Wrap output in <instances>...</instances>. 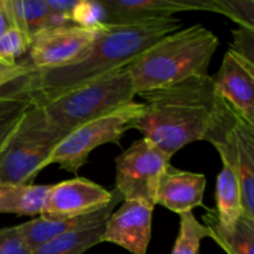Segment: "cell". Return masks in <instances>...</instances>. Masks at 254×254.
Listing matches in <instances>:
<instances>
[{"label": "cell", "instance_id": "6da1fadb", "mask_svg": "<svg viewBox=\"0 0 254 254\" xmlns=\"http://www.w3.org/2000/svg\"><path fill=\"white\" fill-rule=\"evenodd\" d=\"M183 27L176 17L103 22L79 61L61 68L32 71L24 77L35 103L41 104L128 66L138 55Z\"/></svg>", "mask_w": 254, "mask_h": 254}, {"label": "cell", "instance_id": "7a4b0ae2", "mask_svg": "<svg viewBox=\"0 0 254 254\" xmlns=\"http://www.w3.org/2000/svg\"><path fill=\"white\" fill-rule=\"evenodd\" d=\"M138 96L143 109L128 124V130L140 131L170 158L188 144L203 140L218 101L210 74Z\"/></svg>", "mask_w": 254, "mask_h": 254}, {"label": "cell", "instance_id": "3957f363", "mask_svg": "<svg viewBox=\"0 0 254 254\" xmlns=\"http://www.w3.org/2000/svg\"><path fill=\"white\" fill-rule=\"evenodd\" d=\"M218 37L201 24L166 35L127 66L136 94L208 74Z\"/></svg>", "mask_w": 254, "mask_h": 254}, {"label": "cell", "instance_id": "277c9868", "mask_svg": "<svg viewBox=\"0 0 254 254\" xmlns=\"http://www.w3.org/2000/svg\"><path fill=\"white\" fill-rule=\"evenodd\" d=\"M136 96L127 67L39 104L55 127L68 134L77 127L134 102Z\"/></svg>", "mask_w": 254, "mask_h": 254}, {"label": "cell", "instance_id": "5b68a950", "mask_svg": "<svg viewBox=\"0 0 254 254\" xmlns=\"http://www.w3.org/2000/svg\"><path fill=\"white\" fill-rule=\"evenodd\" d=\"M64 136L49 121L42 107L35 103L0 150V184H34L40 171L49 166L52 151Z\"/></svg>", "mask_w": 254, "mask_h": 254}, {"label": "cell", "instance_id": "8992f818", "mask_svg": "<svg viewBox=\"0 0 254 254\" xmlns=\"http://www.w3.org/2000/svg\"><path fill=\"white\" fill-rule=\"evenodd\" d=\"M141 109L140 102L134 101L77 127L57 144L49 159V166L57 164L61 170L77 174L94 149L104 144L119 145L122 136L128 131V124L141 113Z\"/></svg>", "mask_w": 254, "mask_h": 254}, {"label": "cell", "instance_id": "52a82bcc", "mask_svg": "<svg viewBox=\"0 0 254 254\" xmlns=\"http://www.w3.org/2000/svg\"><path fill=\"white\" fill-rule=\"evenodd\" d=\"M170 159L146 138L134 141L114 160V190L123 201L136 200L155 207L159 181L170 165Z\"/></svg>", "mask_w": 254, "mask_h": 254}, {"label": "cell", "instance_id": "ba28073f", "mask_svg": "<svg viewBox=\"0 0 254 254\" xmlns=\"http://www.w3.org/2000/svg\"><path fill=\"white\" fill-rule=\"evenodd\" d=\"M238 176L242 193L243 216L254 218V126L246 122L236 111L215 126L207 138Z\"/></svg>", "mask_w": 254, "mask_h": 254}, {"label": "cell", "instance_id": "9c48e42d", "mask_svg": "<svg viewBox=\"0 0 254 254\" xmlns=\"http://www.w3.org/2000/svg\"><path fill=\"white\" fill-rule=\"evenodd\" d=\"M101 29L102 24L93 27L72 24L50 27L35 36L27 51V60L22 61L32 71L71 66L82 59Z\"/></svg>", "mask_w": 254, "mask_h": 254}, {"label": "cell", "instance_id": "30bf717a", "mask_svg": "<svg viewBox=\"0 0 254 254\" xmlns=\"http://www.w3.org/2000/svg\"><path fill=\"white\" fill-rule=\"evenodd\" d=\"M114 197L116 190H106L88 179H71L50 185L41 217L64 220L91 215L108 206Z\"/></svg>", "mask_w": 254, "mask_h": 254}, {"label": "cell", "instance_id": "8fae6325", "mask_svg": "<svg viewBox=\"0 0 254 254\" xmlns=\"http://www.w3.org/2000/svg\"><path fill=\"white\" fill-rule=\"evenodd\" d=\"M154 208L141 201H124L107 220L102 242L113 243L131 254H146Z\"/></svg>", "mask_w": 254, "mask_h": 254}, {"label": "cell", "instance_id": "7c38bea8", "mask_svg": "<svg viewBox=\"0 0 254 254\" xmlns=\"http://www.w3.org/2000/svg\"><path fill=\"white\" fill-rule=\"evenodd\" d=\"M212 81L216 93L254 126V64L228 50Z\"/></svg>", "mask_w": 254, "mask_h": 254}, {"label": "cell", "instance_id": "4fadbf2b", "mask_svg": "<svg viewBox=\"0 0 254 254\" xmlns=\"http://www.w3.org/2000/svg\"><path fill=\"white\" fill-rule=\"evenodd\" d=\"M99 2L108 22L173 17L181 11L215 12L212 0H99Z\"/></svg>", "mask_w": 254, "mask_h": 254}, {"label": "cell", "instance_id": "5bb4252c", "mask_svg": "<svg viewBox=\"0 0 254 254\" xmlns=\"http://www.w3.org/2000/svg\"><path fill=\"white\" fill-rule=\"evenodd\" d=\"M206 184L207 180L203 174L169 165L159 181L156 205L164 206L178 215L192 212L193 208L203 207Z\"/></svg>", "mask_w": 254, "mask_h": 254}, {"label": "cell", "instance_id": "9a60e30c", "mask_svg": "<svg viewBox=\"0 0 254 254\" xmlns=\"http://www.w3.org/2000/svg\"><path fill=\"white\" fill-rule=\"evenodd\" d=\"M122 200L123 198L116 190V197L113 198V201L108 206L97 211V212L91 213V215L81 216V217L76 218H64V220H51V218H44L40 216V217L19 225V230L24 237L25 242L32 251L39 246L44 245L47 241L57 237V236L81 230V228L88 227V226L107 222L112 212L116 210V206Z\"/></svg>", "mask_w": 254, "mask_h": 254}, {"label": "cell", "instance_id": "2e32d148", "mask_svg": "<svg viewBox=\"0 0 254 254\" xmlns=\"http://www.w3.org/2000/svg\"><path fill=\"white\" fill-rule=\"evenodd\" d=\"M6 6L11 26L21 32L29 45L44 30L69 25L51 11L46 0H6Z\"/></svg>", "mask_w": 254, "mask_h": 254}, {"label": "cell", "instance_id": "e0dca14e", "mask_svg": "<svg viewBox=\"0 0 254 254\" xmlns=\"http://www.w3.org/2000/svg\"><path fill=\"white\" fill-rule=\"evenodd\" d=\"M202 220L211 240L227 254H254V218L242 216L232 226H225L216 216L215 208L206 207Z\"/></svg>", "mask_w": 254, "mask_h": 254}, {"label": "cell", "instance_id": "ac0fdd59", "mask_svg": "<svg viewBox=\"0 0 254 254\" xmlns=\"http://www.w3.org/2000/svg\"><path fill=\"white\" fill-rule=\"evenodd\" d=\"M24 77L0 88V150L19 126L25 113L35 104L34 98L27 91Z\"/></svg>", "mask_w": 254, "mask_h": 254}, {"label": "cell", "instance_id": "d6986e66", "mask_svg": "<svg viewBox=\"0 0 254 254\" xmlns=\"http://www.w3.org/2000/svg\"><path fill=\"white\" fill-rule=\"evenodd\" d=\"M50 185L20 184L0 186V213L41 216Z\"/></svg>", "mask_w": 254, "mask_h": 254}, {"label": "cell", "instance_id": "ffe728a7", "mask_svg": "<svg viewBox=\"0 0 254 254\" xmlns=\"http://www.w3.org/2000/svg\"><path fill=\"white\" fill-rule=\"evenodd\" d=\"M215 212L220 222L225 226H232L243 216L242 193L238 176L227 164H222V170L216 181Z\"/></svg>", "mask_w": 254, "mask_h": 254}, {"label": "cell", "instance_id": "44dd1931", "mask_svg": "<svg viewBox=\"0 0 254 254\" xmlns=\"http://www.w3.org/2000/svg\"><path fill=\"white\" fill-rule=\"evenodd\" d=\"M106 222L57 236L31 251L30 254H84L102 243Z\"/></svg>", "mask_w": 254, "mask_h": 254}, {"label": "cell", "instance_id": "7402d4cb", "mask_svg": "<svg viewBox=\"0 0 254 254\" xmlns=\"http://www.w3.org/2000/svg\"><path fill=\"white\" fill-rule=\"evenodd\" d=\"M179 216L180 227L170 254H198L201 241L210 238L207 227L196 218L193 212H185Z\"/></svg>", "mask_w": 254, "mask_h": 254}, {"label": "cell", "instance_id": "603a6c76", "mask_svg": "<svg viewBox=\"0 0 254 254\" xmlns=\"http://www.w3.org/2000/svg\"><path fill=\"white\" fill-rule=\"evenodd\" d=\"M215 12L230 17L238 26L254 29L253 0H212Z\"/></svg>", "mask_w": 254, "mask_h": 254}, {"label": "cell", "instance_id": "cb8c5ba5", "mask_svg": "<svg viewBox=\"0 0 254 254\" xmlns=\"http://www.w3.org/2000/svg\"><path fill=\"white\" fill-rule=\"evenodd\" d=\"M107 21L99 0H77L69 14V22L83 27H93Z\"/></svg>", "mask_w": 254, "mask_h": 254}, {"label": "cell", "instance_id": "d4e9b609", "mask_svg": "<svg viewBox=\"0 0 254 254\" xmlns=\"http://www.w3.org/2000/svg\"><path fill=\"white\" fill-rule=\"evenodd\" d=\"M29 49V42L15 27H9L0 36V61L11 64H17V59L27 54Z\"/></svg>", "mask_w": 254, "mask_h": 254}, {"label": "cell", "instance_id": "484cf974", "mask_svg": "<svg viewBox=\"0 0 254 254\" xmlns=\"http://www.w3.org/2000/svg\"><path fill=\"white\" fill-rule=\"evenodd\" d=\"M31 250L25 242L19 226L0 228V254H30Z\"/></svg>", "mask_w": 254, "mask_h": 254}, {"label": "cell", "instance_id": "4316f807", "mask_svg": "<svg viewBox=\"0 0 254 254\" xmlns=\"http://www.w3.org/2000/svg\"><path fill=\"white\" fill-rule=\"evenodd\" d=\"M230 51L254 64V29L238 26L233 30V41Z\"/></svg>", "mask_w": 254, "mask_h": 254}, {"label": "cell", "instance_id": "83f0119b", "mask_svg": "<svg viewBox=\"0 0 254 254\" xmlns=\"http://www.w3.org/2000/svg\"><path fill=\"white\" fill-rule=\"evenodd\" d=\"M30 72H32V69L24 61H19L14 64L0 61V88H2L15 79L26 76Z\"/></svg>", "mask_w": 254, "mask_h": 254}, {"label": "cell", "instance_id": "f1b7e54d", "mask_svg": "<svg viewBox=\"0 0 254 254\" xmlns=\"http://www.w3.org/2000/svg\"><path fill=\"white\" fill-rule=\"evenodd\" d=\"M11 27V20H10L9 11H7L6 0H0V36Z\"/></svg>", "mask_w": 254, "mask_h": 254}, {"label": "cell", "instance_id": "f546056e", "mask_svg": "<svg viewBox=\"0 0 254 254\" xmlns=\"http://www.w3.org/2000/svg\"><path fill=\"white\" fill-rule=\"evenodd\" d=\"M0 186H1V184H0Z\"/></svg>", "mask_w": 254, "mask_h": 254}]
</instances>
